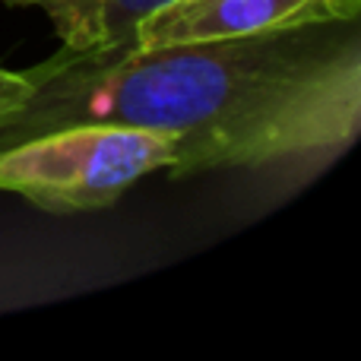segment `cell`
Here are the masks:
<instances>
[{
  "mask_svg": "<svg viewBox=\"0 0 361 361\" xmlns=\"http://www.w3.org/2000/svg\"><path fill=\"white\" fill-rule=\"evenodd\" d=\"M32 92L0 118V146L70 124L175 140L171 175L339 152L361 124L358 19L180 44H95L23 70Z\"/></svg>",
  "mask_w": 361,
  "mask_h": 361,
  "instance_id": "1",
  "label": "cell"
},
{
  "mask_svg": "<svg viewBox=\"0 0 361 361\" xmlns=\"http://www.w3.org/2000/svg\"><path fill=\"white\" fill-rule=\"evenodd\" d=\"M175 165V140L121 124H70L0 146V193L57 216L118 203L140 178Z\"/></svg>",
  "mask_w": 361,
  "mask_h": 361,
  "instance_id": "2",
  "label": "cell"
},
{
  "mask_svg": "<svg viewBox=\"0 0 361 361\" xmlns=\"http://www.w3.org/2000/svg\"><path fill=\"white\" fill-rule=\"evenodd\" d=\"M361 0H169L146 13L133 29L137 48L180 42H212L311 23L358 19Z\"/></svg>",
  "mask_w": 361,
  "mask_h": 361,
  "instance_id": "3",
  "label": "cell"
},
{
  "mask_svg": "<svg viewBox=\"0 0 361 361\" xmlns=\"http://www.w3.org/2000/svg\"><path fill=\"white\" fill-rule=\"evenodd\" d=\"M16 6H38L51 19L63 48H95L105 42V6L108 0H6Z\"/></svg>",
  "mask_w": 361,
  "mask_h": 361,
  "instance_id": "4",
  "label": "cell"
},
{
  "mask_svg": "<svg viewBox=\"0 0 361 361\" xmlns=\"http://www.w3.org/2000/svg\"><path fill=\"white\" fill-rule=\"evenodd\" d=\"M169 0H108L105 6V42L102 44H130L133 29L146 13L165 6Z\"/></svg>",
  "mask_w": 361,
  "mask_h": 361,
  "instance_id": "5",
  "label": "cell"
},
{
  "mask_svg": "<svg viewBox=\"0 0 361 361\" xmlns=\"http://www.w3.org/2000/svg\"><path fill=\"white\" fill-rule=\"evenodd\" d=\"M29 92H32V86H29V80H25V73L0 67V118L16 111V108L29 99Z\"/></svg>",
  "mask_w": 361,
  "mask_h": 361,
  "instance_id": "6",
  "label": "cell"
}]
</instances>
